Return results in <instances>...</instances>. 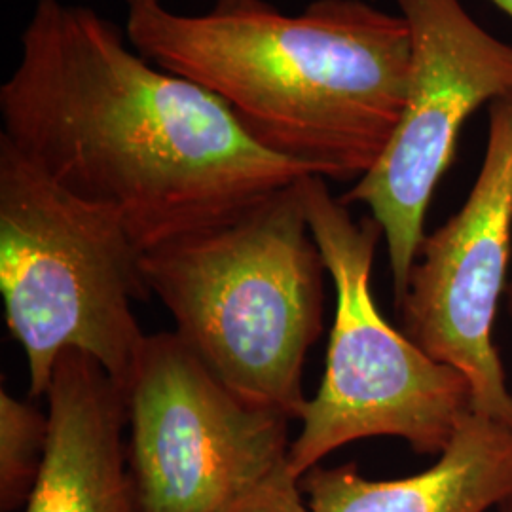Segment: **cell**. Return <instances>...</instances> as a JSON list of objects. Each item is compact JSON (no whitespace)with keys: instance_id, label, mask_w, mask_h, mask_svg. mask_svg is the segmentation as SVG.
Returning <instances> with one entry per match:
<instances>
[{"instance_id":"cell-10","label":"cell","mask_w":512,"mask_h":512,"mask_svg":"<svg viewBox=\"0 0 512 512\" xmlns=\"http://www.w3.org/2000/svg\"><path fill=\"white\" fill-rule=\"evenodd\" d=\"M302 480L308 512H486L512 501V425L469 414L433 467L368 480L355 463L313 467Z\"/></svg>"},{"instance_id":"cell-1","label":"cell","mask_w":512,"mask_h":512,"mask_svg":"<svg viewBox=\"0 0 512 512\" xmlns=\"http://www.w3.org/2000/svg\"><path fill=\"white\" fill-rule=\"evenodd\" d=\"M2 133L147 253L310 173L256 145L213 93L150 63L93 8L37 0L0 86Z\"/></svg>"},{"instance_id":"cell-13","label":"cell","mask_w":512,"mask_h":512,"mask_svg":"<svg viewBox=\"0 0 512 512\" xmlns=\"http://www.w3.org/2000/svg\"><path fill=\"white\" fill-rule=\"evenodd\" d=\"M494 4H497L507 16H511L512 18V0H492Z\"/></svg>"},{"instance_id":"cell-2","label":"cell","mask_w":512,"mask_h":512,"mask_svg":"<svg viewBox=\"0 0 512 512\" xmlns=\"http://www.w3.org/2000/svg\"><path fill=\"white\" fill-rule=\"evenodd\" d=\"M124 2L139 54L213 93L256 145L310 175L357 183L399 124L412 61L401 14L366 0H313L300 14L268 0H215L203 14Z\"/></svg>"},{"instance_id":"cell-3","label":"cell","mask_w":512,"mask_h":512,"mask_svg":"<svg viewBox=\"0 0 512 512\" xmlns=\"http://www.w3.org/2000/svg\"><path fill=\"white\" fill-rule=\"evenodd\" d=\"M175 332L239 399L300 420L304 361L323 329L325 262L302 179L211 230L141 258Z\"/></svg>"},{"instance_id":"cell-5","label":"cell","mask_w":512,"mask_h":512,"mask_svg":"<svg viewBox=\"0 0 512 512\" xmlns=\"http://www.w3.org/2000/svg\"><path fill=\"white\" fill-rule=\"evenodd\" d=\"M311 236L336 293L325 376L302 412L289 469L298 480L334 450L370 437H399L421 456H439L475 412L473 385L395 329L372 294L382 226L355 220L327 179H302Z\"/></svg>"},{"instance_id":"cell-6","label":"cell","mask_w":512,"mask_h":512,"mask_svg":"<svg viewBox=\"0 0 512 512\" xmlns=\"http://www.w3.org/2000/svg\"><path fill=\"white\" fill-rule=\"evenodd\" d=\"M141 512H219L289 458V421L239 399L177 332L145 338L122 387Z\"/></svg>"},{"instance_id":"cell-4","label":"cell","mask_w":512,"mask_h":512,"mask_svg":"<svg viewBox=\"0 0 512 512\" xmlns=\"http://www.w3.org/2000/svg\"><path fill=\"white\" fill-rule=\"evenodd\" d=\"M141 258L112 211L80 200L0 137V293L31 399L46 397L69 349L124 387L147 338L133 313L152 294Z\"/></svg>"},{"instance_id":"cell-7","label":"cell","mask_w":512,"mask_h":512,"mask_svg":"<svg viewBox=\"0 0 512 512\" xmlns=\"http://www.w3.org/2000/svg\"><path fill=\"white\" fill-rule=\"evenodd\" d=\"M395 4L412 42L403 112L378 162L340 200L363 203L382 226L399 306L461 129L482 105L512 93V46L482 29L459 0Z\"/></svg>"},{"instance_id":"cell-9","label":"cell","mask_w":512,"mask_h":512,"mask_svg":"<svg viewBox=\"0 0 512 512\" xmlns=\"http://www.w3.org/2000/svg\"><path fill=\"white\" fill-rule=\"evenodd\" d=\"M48 444L23 512H141L124 442V391L90 355L55 363Z\"/></svg>"},{"instance_id":"cell-12","label":"cell","mask_w":512,"mask_h":512,"mask_svg":"<svg viewBox=\"0 0 512 512\" xmlns=\"http://www.w3.org/2000/svg\"><path fill=\"white\" fill-rule=\"evenodd\" d=\"M298 482L300 480L291 473L289 463L285 461L272 475L219 512H308Z\"/></svg>"},{"instance_id":"cell-14","label":"cell","mask_w":512,"mask_h":512,"mask_svg":"<svg viewBox=\"0 0 512 512\" xmlns=\"http://www.w3.org/2000/svg\"><path fill=\"white\" fill-rule=\"evenodd\" d=\"M503 512H512V501H509L507 505H503Z\"/></svg>"},{"instance_id":"cell-8","label":"cell","mask_w":512,"mask_h":512,"mask_svg":"<svg viewBox=\"0 0 512 512\" xmlns=\"http://www.w3.org/2000/svg\"><path fill=\"white\" fill-rule=\"evenodd\" d=\"M488 116L473 190L423 239L397 310L406 336L467 376L476 414L512 425V391L494 342L512 251V93L494 101Z\"/></svg>"},{"instance_id":"cell-15","label":"cell","mask_w":512,"mask_h":512,"mask_svg":"<svg viewBox=\"0 0 512 512\" xmlns=\"http://www.w3.org/2000/svg\"><path fill=\"white\" fill-rule=\"evenodd\" d=\"M509 308H511L512 313V285L509 287Z\"/></svg>"},{"instance_id":"cell-11","label":"cell","mask_w":512,"mask_h":512,"mask_svg":"<svg viewBox=\"0 0 512 512\" xmlns=\"http://www.w3.org/2000/svg\"><path fill=\"white\" fill-rule=\"evenodd\" d=\"M50 423L27 401L0 389V509L12 512L27 503L48 444Z\"/></svg>"}]
</instances>
